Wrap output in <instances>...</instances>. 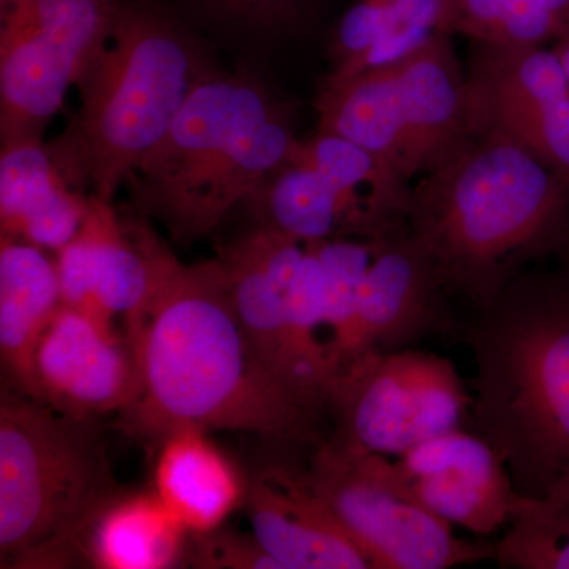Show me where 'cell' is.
Here are the masks:
<instances>
[{"mask_svg":"<svg viewBox=\"0 0 569 569\" xmlns=\"http://www.w3.org/2000/svg\"><path fill=\"white\" fill-rule=\"evenodd\" d=\"M37 400L59 413H121L138 389L137 361L114 321L61 306L36 355Z\"/></svg>","mask_w":569,"mask_h":569,"instance_id":"13","label":"cell"},{"mask_svg":"<svg viewBox=\"0 0 569 569\" xmlns=\"http://www.w3.org/2000/svg\"><path fill=\"white\" fill-rule=\"evenodd\" d=\"M62 305L116 321L133 323L151 293L148 257L111 208L91 194L88 216L78 234L58 252Z\"/></svg>","mask_w":569,"mask_h":569,"instance_id":"16","label":"cell"},{"mask_svg":"<svg viewBox=\"0 0 569 569\" xmlns=\"http://www.w3.org/2000/svg\"><path fill=\"white\" fill-rule=\"evenodd\" d=\"M253 537L282 569H370L305 468L272 466L249 479L244 501Z\"/></svg>","mask_w":569,"mask_h":569,"instance_id":"15","label":"cell"},{"mask_svg":"<svg viewBox=\"0 0 569 569\" xmlns=\"http://www.w3.org/2000/svg\"><path fill=\"white\" fill-rule=\"evenodd\" d=\"M458 0H355L329 43V80L399 61L438 36H455Z\"/></svg>","mask_w":569,"mask_h":569,"instance_id":"20","label":"cell"},{"mask_svg":"<svg viewBox=\"0 0 569 569\" xmlns=\"http://www.w3.org/2000/svg\"><path fill=\"white\" fill-rule=\"evenodd\" d=\"M211 13L249 28L276 31L299 20L309 0H194Z\"/></svg>","mask_w":569,"mask_h":569,"instance_id":"29","label":"cell"},{"mask_svg":"<svg viewBox=\"0 0 569 569\" xmlns=\"http://www.w3.org/2000/svg\"><path fill=\"white\" fill-rule=\"evenodd\" d=\"M452 36H438L399 61L317 93L318 130L362 146L410 182L481 127Z\"/></svg>","mask_w":569,"mask_h":569,"instance_id":"7","label":"cell"},{"mask_svg":"<svg viewBox=\"0 0 569 569\" xmlns=\"http://www.w3.org/2000/svg\"><path fill=\"white\" fill-rule=\"evenodd\" d=\"M121 0H0V141H41L110 33Z\"/></svg>","mask_w":569,"mask_h":569,"instance_id":"10","label":"cell"},{"mask_svg":"<svg viewBox=\"0 0 569 569\" xmlns=\"http://www.w3.org/2000/svg\"><path fill=\"white\" fill-rule=\"evenodd\" d=\"M312 449L307 482L346 527L370 569H447L493 560L496 542L458 537L455 527L392 481L383 456L328 437Z\"/></svg>","mask_w":569,"mask_h":569,"instance_id":"9","label":"cell"},{"mask_svg":"<svg viewBox=\"0 0 569 569\" xmlns=\"http://www.w3.org/2000/svg\"><path fill=\"white\" fill-rule=\"evenodd\" d=\"M392 481L427 511L478 538L508 527L519 493L496 449L463 427L388 458Z\"/></svg>","mask_w":569,"mask_h":569,"instance_id":"12","label":"cell"},{"mask_svg":"<svg viewBox=\"0 0 569 569\" xmlns=\"http://www.w3.org/2000/svg\"><path fill=\"white\" fill-rule=\"evenodd\" d=\"M471 389L445 356L415 348L372 351L337 373L326 415L332 440L372 455H403L470 419Z\"/></svg>","mask_w":569,"mask_h":569,"instance_id":"8","label":"cell"},{"mask_svg":"<svg viewBox=\"0 0 569 569\" xmlns=\"http://www.w3.org/2000/svg\"><path fill=\"white\" fill-rule=\"evenodd\" d=\"M181 26L149 0H121L110 33L78 81L80 112L54 157L111 201L212 73Z\"/></svg>","mask_w":569,"mask_h":569,"instance_id":"5","label":"cell"},{"mask_svg":"<svg viewBox=\"0 0 569 569\" xmlns=\"http://www.w3.org/2000/svg\"><path fill=\"white\" fill-rule=\"evenodd\" d=\"M62 306L58 269L40 247L0 241V356L14 391L37 400V348Z\"/></svg>","mask_w":569,"mask_h":569,"instance_id":"21","label":"cell"},{"mask_svg":"<svg viewBox=\"0 0 569 569\" xmlns=\"http://www.w3.org/2000/svg\"><path fill=\"white\" fill-rule=\"evenodd\" d=\"M568 249H569V247H568Z\"/></svg>","mask_w":569,"mask_h":569,"instance_id":"31","label":"cell"},{"mask_svg":"<svg viewBox=\"0 0 569 569\" xmlns=\"http://www.w3.org/2000/svg\"><path fill=\"white\" fill-rule=\"evenodd\" d=\"M455 33L492 47H546L569 26L548 0H458Z\"/></svg>","mask_w":569,"mask_h":569,"instance_id":"26","label":"cell"},{"mask_svg":"<svg viewBox=\"0 0 569 569\" xmlns=\"http://www.w3.org/2000/svg\"><path fill=\"white\" fill-rule=\"evenodd\" d=\"M157 447L153 492L190 533L219 529L244 505L249 482L206 430H176Z\"/></svg>","mask_w":569,"mask_h":569,"instance_id":"22","label":"cell"},{"mask_svg":"<svg viewBox=\"0 0 569 569\" xmlns=\"http://www.w3.org/2000/svg\"><path fill=\"white\" fill-rule=\"evenodd\" d=\"M190 531L151 490H121L92 523L82 557L99 569H167L183 563Z\"/></svg>","mask_w":569,"mask_h":569,"instance_id":"23","label":"cell"},{"mask_svg":"<svg viewBox=\"0 0 569 569\" xmlns=\"http://www.w3.org/2000/svg\"><path fill=\"white\" fill-rule=\"evenodd\" d=\"M91 197L70 189V181L43 142L2 148L0 224L2 236L59 252L81 230Z\"/></svg>","mask_w":569,"mask_h":569,"instance_id":"18","label":"cell"},{"mask_svg":"<svg viewBox=\"0 0 569 569\" xmlns=\"http://www.w3.org/2000/svg\"><path fill=\"white\" fill-rule=\"evenodd\" d=\"M126 222L148 257L151 293L140 317L123 329L138 369L137 395L118 413L123 432L156 447L181 429L321 443V418L254 355L219 258L183 264L144 220Z\"/></svg>","mask_w":569,"mask_h":569,"instance_id":"1","label":"cell"},{"mask_svg":"<svg viewBox=\"0 0 569 569\" xmlns=\"http://www.w3.org/2000/svg\"><path fill=\"white\" fill-rule=\"evenodd\" d=\"M183 565L198 569H282L253 533L213 529L190 533Z\"/></svg>","mask_w":569,"mask_h":569,"instance_id":"28","label":"cell"},{"mask_svg":"<svg viewBox=\"0 0 569 569\" xmlns=\"http://www.w3.org/2000/svg\"><path fill=\"white\" fill-rule=\"evenodd\" d=\"M295 141L287 108L260 81L213 70L126 183L144 216L190 244L246 203Z\"/></svg>","mask_w":569,"mask_h":569,"instance_id":"4","label":"cell"},{"mask_svg":"<svg viewBox=\"0 0 569 569\" xmlns=\"http://www.w3.org/2000/svg\"><path fill=\"white\" fill-rule=\"evenodd\" d=\"M475 376L471 430L520 497L569 481V272H522L463 326Z\"/></svg>","mask_w":569,"mask_h":569,"instance_id":"3","label":"cell"},{"mask_svg":"<svg viewBox=\"0 0 569 569\" xmlns=\"http://www.w3.org/2000/svg\"><path fill=\"white\" fill-rule=\"evenodd\" d=\"M121 490L97 419L69 417L32 397L2 389V568L86 565V535Z\"/></svg>","mask_w":569,"mask_h":569,"instance_id":"6","label":"cell"},{"mask_svg":"<svg viewBox=\"0 0 569 569\" xmlns=\"http://www.w3.org/2000/svg\"><path fill=\"white\" fill-rule=\"evenodd\" d=\"M373 239L335 238L310 242L323 276L326 347L335 378L336 359L353 325L362 282L372 258Z\"/></svg>","mask_w":569,"mask_h":569,"instance_id":"27","label":"cell"},{"mask_svg":"<svg viewBox=\"0 0 569 569\" xmlns=\"http://www.w3.org/2000/svg\"><path fill=\"white\" fill-rule=\"evenodd\" d=\"M553 51L559 56L561 63H563L565 70H567L569 77V36L565 37L556 44H552Z\"/></svg>","mask_w":569,"mask_h":569,"instance_id":"30","label":"cell"},{"mask_svg":"<svg viewBox=\"0 0 569 569\" xmlns=\"http://www.w3.org/2000/svg\"><path fill=\"white\" fill-rule=\"evenodd\" d=\"M407 230L447 295L478 312L531 261L569 247V187L518 141L481 126L419 178Z\"/></svg>","mask_w":569,"mask_h":569,"instance_id":"2","label":"cell"},{"mask_svg":"<svg viewBox=\"0 0 569 569\" xmlns=\"http://www.w3.org/2000/svg\"><path fill=\"white\" fill-rule=\"evenodd\" d=\"M246 201L258 227L305 244L348 236L373 239L399 231L381 222L366 198L340 192L312 168L293 162L276 168Z\"/></svg>","mask_w":569,"mask_h":569,"instance_id":"19","label":"cell"},{"mask_svg":"<svg viewBox=\"0 0 569 569\" xmlns=\"http://www.w3.org/2000/svg\"><path fill=\"white\" fill-rule=\"evenodd\" d=\"M219 260L236 316L261 365L302 406L323 417L328 385L299 348L288 302V287L298 271L291 277L269 274L234 242L220 250Z\"/></svg>","mask_w":569,"mask_h":569,"instance_id":"17","label":"cell"},{"mask_svg":"<svg viewBox=\"0 0 569 569\" xmlns=\"http://www.w3.org/2000/svg\"><path fill=\"white\" fill-rule=\"evenodd\" d=\"M447 291L407 228L373 239L350 335L336 359V376L372 351L399 350L445 331Z\"/></svg>","mask_w":569,"mask_h":569,"instance_id":"14","label":"cell"},{"mask_svg":"<svg viewBox=\"0 0 569 569\" xmlns=\"http://www.w3.org/2000/svg\"><path fill=\"white\" fill-rule=\"evenodd\" d=\"M493 561L511 569H569V481L542 498L519 496Z\"/></svg>","mask_w":569,"mask_h":569,"instance_id":"25","label":"cell"},{"mask_svg":"<svg viewBox=\"0 0 569 569\" xmlns=\"http://www.w3.org/2000/svg\"><path fill=\"white\" fill-rule=\"evenodd\" d=\"M287 162L312 168L340 192L366 198L378 219L389 228L407 227L413 190L410 182L362 146L318 130L309 140L295 141Z\"/></svg>","mask_w":569,"mask_h":569,"instance_id":"24","label":"cell"},{"mask_svg":"<svg viewBox=\"0 0 569 569\" xmlns=\"http://www.w3.org/2000/svg\"><path fill=\"white\" fill-rule=\"evenodd\" d=\"M478 44L468 70L479 121L569 187V77L553 48Z\"/></svg>","mask_w":569,"mask_h":569,"instance_id":"11","label":"cell"}]
</instances>
